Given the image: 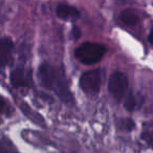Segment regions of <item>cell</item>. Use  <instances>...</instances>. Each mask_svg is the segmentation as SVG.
I'll list each match as a JSON object with an SVG mask.
<instances>
[{
	"label": "cell",
	"mask_w": 153,
	"mask_h": 153,
	"mask_svg": "<svg viewBox=\"0 0 153 153\" xmlns=\"http://www.w3.org/2000/svg\"><path fill=\"white\" fill-rule=\"evenodd\" d=\"M80 37H81V30L76 26V27H74L71 30V38L74 39V40H78Z\"/></svg>",
	"instance_id": "13"
},
{
	"label": "cell",
	"mask_w": 153,
	"mask_h": 153,
	"mask_svg": "<svg viewBox=\"0 0 153 153\" xmlns=\"http://www.w3.org/2000/svg\"><path fill=\"white\" fill-rule=\"evenodd\" d=\"M32 82L30 74H26L23 68H17L11 74V83L14 87H28Z\"/></svg>",
	"instance_id": "5"
},
{
	"label": "cell",
	"mask_w": 153,
	"mask_h": 153,
	"mask_svg": "<svg viewBox=\"0 0 153 153\" xmlns=\"http://www.w3.org/2000/svg\"><path fill=\"white\" fill-rule=\"evenodd\" d=\"M12 51H13V42L11 39L3 38L0 44V60H1V65L4 67L11 60Z\"/></svg>",
	"instance_id": "8"
},
{
	"label": "cell",
	"mask_w": 153,
	"mask_h": 153,
	"mask_svg": "<svg viewBox=\"0 0 153 153\" xmlns=\"http://www.w3.org/2000/svg\"><path fill=\"white\" fill-rule=\"evenodd\" d=\"M143 137H144L146 140H148L150 144L153 145V134H151V133L150 134H144V135H143Z\"/></svg>",
	"instance_id": "14"
},
{
	"label": "cell",
	"mask_w": 153,
	"mask_h": 153,
	"mask_svg": "<svg viewBox=\"0 0 153 153\" xmlns=\"http://www.w3.org/2000/svg\"><path fill=\"white\" fill-rule=\"evenodd\" d=\"M122 22L126 25H135L138 22V16L133 10H124L120 15Z\"/></svg>",
	"instance_id": "10"
},
{
	"label": "cell",
	"mask_w": 153,
	"mask_h": 153,
	"mask_svg": "<svg viewBox=\"0 0 153 153\" xmlns=\"http://www.w3.org/2000/svg\"><path fill=\"white\" fill-rule=\"evenodd\" d=\"M53 89L56 90L57 94L64 101V102H70V101L72 100V96H71V94H70L69 89H68L67 84H66V80L62 74H58L57 81H56Z\"/></svg>",
	"instance_id": "6"
},
{
	"label": "cell",
	"mask_w": 153,
	"mask_h": 153,
	"mask_svg": "<svg viewBox=\"0 0 153 153\" xmlns=\"http://www.w3.org/2000/svg\"><path fill=\"white\" fill-rule=\"evenodd\" d=\"M148 40H149V42H150L151 44H153V27H152V30H151V32H150V35H149Z\"/></svg>",
	"instance_id": "15"
},
{
	"label": "cell",
	"mask_w": 153,
	"mask_h": 153,
	"mask_svg": "<svg viewBox=\"0 0 153 153\" xmlns=\"http://www.w3.org/2000/svg\"><path fill=\"white\" fill-rule=\"evenodd\" d=\"M119 127L123 130H126V131H131L135 127V124H134V122L132 120L124 119L119 122Z\"/></svg>",
	"instance_id": "12"
},
{
	"label": "cell",
	"mask_w": 153,
	"mask_h": 153,
	"mask_svg": "<svg viewBox=\"0 0 153 153\" xmlns=\"http://www.w3.org/2000/svg\"><path fill=\"white\" fill-rule=\"evenodd\" d=\"M102 84V74L99 69L84 72L80 78V87L88 96H94L99 92Z\"/></svg>",
	"instance_id": "2"
},
{
	"label": "cell",
	"mask_w": 153,
	"mask_h": 153,
	"mask_svg": "<svg viewBox=\"0 0 153 153\" xmlns=\"http://www.w3.org/2000/svg\"><path fill=\"white\" fill-rule=\"evenodd\" d=\"M58 74L53 70L49 64L43 63L40 65L38 70V78L40 80L41 85L46 89H53Z\"/></svg>",
	"instance_id": "4"
},
{
	"label": "cell",
	"mask_w": 153,
	"mask_h": 153,
	"mask_svg": "<svg viewBox=\"0 0 153 153\" xmlns=\"http://www.w3.org/2000/svg\"><path fill=\"white\" fill-rule=\"evenodd\" d=\"M20 108H21L22 112H23L24 114L28 117V119L32 120L33 122H35V123L38 124V125H40V126L45 125L44 119H43V117H41L38 112H36V111L33 110V109L30 108L26 103H21V104H20Z\"/></svg>",
	"instance_id": "9"
},
{
	"label": "cell",
	"mask_w": 153,
	"mask_h": 153,
	"mask_svg": "<svg viewBox=\"0 0 153 153\" xmlns=\"http://www.w3.org/2000/svg\"><path fill=\"white\" fill-rule=\"evenodd\" d=\"M104 55L105 47L102 44L91 42L83 43L74 51V56L76 59L86 65H91L100 62Z\"/></svg>",
	"instance_id": "1"
},
{
	"label": "cell",
	"mask_w": 153,
	"mask_h": 153,
	"mask_svg": "<svg viewBox=\"0 0 153 153\" xmlns=\"http://www.w3.org/2000/svg\"><path fill=\"white\" fill-rule=\"evenodd\" d=\"M124 106L128 111H133L140 106V100L136 98L134 94H130L126 98V101L124 103Z\"/></svg>",
	"instance_id": "11"
},
{
	"label": "cell",
	"mask_w": 153,
	"mask_h": 153,
	"mask_svg": "<svg viewBox=\"0 0 153 153\" xmlns=\"http://www.w3.org/2000/svg\"><path fill=\"white\" fill-rule=\"evenodd\" d=\"M128 78L123 72H114L111 74L108 83V90L117 102H121L128 90Z\"/></svg>",
	"instance_id": "3"
},
{
	"label": "cell",
	"mask_w": 153,
	"mask_h": 153,
	"mask_svg": "<svg viewBox=\"0 0 153 153\" xmlns=\"http://www.w3.org/2000/svg\"><path fill=\"white\" fill-rule=\"evenodd\" d=\"M117 1H126V0H117Z\"/></svg>",
	"instance_id": "16"
},
{
	"label": "cell",
	"mask_w": 153,
	"mask_h": 153,
	"mask_svg": "<svg viewBox=\"0 0 153 153\" xmlns=\"http://www.w3.org/2000/svg\"><path fill=\"white\" fill-rule=\"evenodd\" d=\"M56 13L59 18L63 20H74L80 17V12L74 7H70L65 3H60L57 7Z\"/></svg>",
	"instance_id": "7"
}]
</instances>
